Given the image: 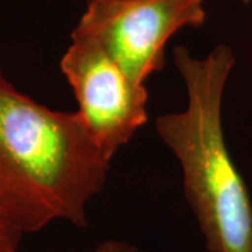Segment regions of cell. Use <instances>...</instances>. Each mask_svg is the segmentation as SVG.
I'll return each instance as SVG.
<instances>
[{"mask_svg":"<svg viewBox=\"0 0 252 252\" xmlns=\"http://www.w3.org/2000/svg\"><path fill=\"white\" fill-rule=\"evenodd\" d=\"M109 168L76 111L38 102L0 67V216L23 235L55 221L84 228Z\"/></svg>","mask_w":252,"mask_h":252,"instance_id":"1","label":"cell"},{"mask_svg":"<svg viewBox=\"0 0 252 252\" xmlns=\"http://www.w3.org/2000/svg\"><path fill=\"white\" fill-rule=\"evenodd\" d=\"M172 62L187 105L156 119V132L180 162L184 195L209 252H252V199L227 147L223 99L235 54L219 44L198 58L175 46Z\"/></svg>","mask_w":252,"mask_h":252,"instance_id":"2","label":"cell"},{"mask_svg":"<svg viewBox=\"0 0 252 252\" xmlns=\"http://www.w3.org/2000/svg\"><path fill=\"white\" fill-rule=\"evenodd\" d=\"M61 70L72 87L83 125L99 152L112 161L149 121L146 84L133 80L95 41L73 32Z\"/></svg>","mask_w":252,"mask_h":252,"instance_id":"3","label":"cell"},{"mask_svg":"<svg viewBox=\"0 0 252 252\" xmlns=\"http://www.w3.org/2000/svg\"><path fill=\"white\" fill-rule=\"evenodd\" d=\"M205 0H108L86 4L73 34L91 38L127 74L146 84L165 64L174 34L206 21Z\"/></svg>","mask_w":252,"mask_h":252,"instance_id":"4","label":"cell"},{"mask_svg":"<svg viewBox=\"0 0 252 252\" xmlns=\"http://www.w3.org/2000/svg\"><path fill=\"white\" fill-rule=\"evenodd\" d=\"M23 234L0 216V252H18Z\"/></svg>","mask_w":252,"mask_h":252,"instance_id":"5","label":"cell"},{"mask_svg":"<svg viewBox=\"0 0 252 252\" xmlns=\"http://www.w3.org/2000/svg\"><path fill=\"white\" fill-rule=\"evenodd\" d=\"M91 252H149L140 248L139 245L133 243H129L125 240H117V238H109L104 240L93 250Z\"/></svg>","mask_w":252,"mask_h":252,"instance_id":"6","label":"cell"},{"mask_svg":"<svg viewBox=\"0 0 252 252\" xmlns=\"http://www.w3.org/2000/svg\"><path fill=\"white\" fill-rule=\"evenodd\" d=\"M86 4H93V3H99V1H108V0H84Z\"/></svg>","mask_w":252,"mask_h":252,"instance_id":"7","label":"cell"},{"mask_svg":"<svg viewBox=\"0 0 252 252\" xmlns=\"http://www.w3.org/2000/svg\"><path fill=\"white\" fill-rule=\"evenodd\" d=\"M250 1H251V0H243V3H244V4H248V3H250Z\"/></svg>","mask_w":252,"mask_h":252,"instance_id":"8","label":"cell"}]
</instances>
